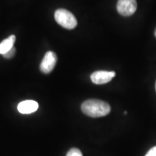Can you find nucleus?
I'll return each mask as SVG.
<instances>
[{
  "mask_svg": "<svg viewBox=\"0 0 156 156\" xmlns=\"http://www.w3.org/2000/svg\"><path fill=\"white\" fill-rule=\"evenodd\" d=\"M81 109L83 114L93 118H98L108 115L111 106L108 103L98 99H89L82 103Z\"/></svg>",
  "mask_w": 156,
  "mask_h": 156,
  "instance_id": "nucleus-1",
  "label": "nucleus"
},
{
  "mask_svg": "<svg viewBox=\"0 0 156 156\" xmlns=\"http://www.w3.org/2000/svg\"><path fill=\"white\" fill-rule=\"evenodd\" d=\"M54 18L58 25L69 30L74 29L77 25V19L75 15L65 9H57L54 14Z\"/></svg>",
  "mask_w": 156,
  "mask_h": 156,
  "instance_id": "nucleus-2",
  "label": "nucleus"
},
{
  "mask_svg": "<svg viewBox=\"0 0 156 156\" xmlns=\"http://www.w3.org/2000/svg\"><path fill=\"white\" fill-rule=\"evenodd\" d=\"M137 4L136 0H118L116 9L121 15L124 17L131 16L135 12Z\"/></svg>",
  "mask_w": 156,
  "mask_h": 156,
  "instance_id": "nucleus-3",
  "label": "nucleus"
},
{
  "mask_svg": "<svg viewBox=\"0 0 156 156\" xmlns=\"http://www.w3.org/2000/svg\"><path fill=\"white\" fill-rule=\"evenodd\" d=\"M56 61H57V56L54 52H46L40 64V70L44 74L50 73L55 67Z\"/></svg>",
  "mask_w": 156,
  "mask_h": 156,
  "instance_id": "nucleus-4",
  "label": "nucleus"
},
{
  "mask_svg": "<svg viewBox=\"0 0 156 156\" xmlns=\"http://www.w3.org/2000/svg\"><path fill=\"white\" fill-rule=\"evenodd\" d=\"M116 76V73L114 71H100L94 72L90 75L91 81L96 85H103V84L108 83Z\"/></svg>",
  "mask_w": 156,
  "mask_h": 156,
  "instance_id": "nucleus-5",
  "label": "nucleus"
},
{
  "mask_svg": "<svg viewBox=\"0 0 156 156\" xmlns=\"http://www.w3.org/2000/svg\"><path fill=\"white\" fill-rule=\"evenodd\" d=\"M38 108V103L35 101H24L17 106V110L20 114H30L36 112Z\"/></svg>",
  "mask_w": 156,
  "mask_h": 156,
  "instance_id": "nucleus-6",
  "label": "nucleus"
},
{
  "mask_svg": "<svg viewBox=\"0 0 156 156\" xmlns=\"http://www.w3.org/2000/svg\"><path fill=\"white\" fill-rule=\"evenodd\" d=\"M16 41V37L12 35L0 43V54H5L14 46V44Z\"/></svg>",
  "mask_w": 156,
  "mask_h": 156,
  "instance_id": "nucleus-7",
  "label": "nucleus"
},
{
  "mask_svg": "<svg viewBox=\"0 0 156 156\" xmlns=\"http://www.w3.org/2000/svg\"><path fill=\"white\" fill-rule=\"evenodd\" d=\"M67 156H83L81 151L77 148H72L67 154Z\"/></svg>",
  "mask_w": 156,
  "mask_h": 156,
  "instance_id": "nucleus-8",
  "label": "nucleus"
},
{
  "mask_svg": "<svg viewBox=\"0 0 156 156\" xmlns=\"http://www.w3.org/2000/svg\"><path fill=\"white\" fill-rule=\"evenodd\" d=\"M15 51H16V48H15L14 46L11 48L10 50L8 51L7 53H5V54H3V56L6 58H10L12 57H13L15 54Z\"/></svg>",
  "mask_w": 156,
  "mask_h": 156,
  "instance_id": "nucleus-9",
  "label": "nucleus"
},
{
  "mask_svg": "<svg viewBox=\"0 0 156 156\" xmlns=\"http://www.w3.org/2000/svg\"><path fill=\"white\" fill-rule=\"evenodd\" d=\"M145 156H156V147L151 148V149L147 152Z\"/></svg>",
  "mask_w": 156,
  "mask_h": 156,
  "instance_id": "nucleus-10",
  "label": "nucleus"
},
{
  "mask_svg": "<svg viewBox=\"0 0 156 156\" xmlns=\"http://www.w3.org/2000/svg\"><path fill=\"white\" fill-rule=\"evenodd\" d=\"M155 36H156V30H155Z\"/></svg>",
  "mask_w": 156,
  "mask_h": 156,
  "instance_id": "nucleus-11",
  "label": "nucleus"
},
{
  "mask_svg": "<svg viewBox=\"0 0 156 156\" xmlns=\"http://www.w3.org/2000/svg\"><path fill=\"white\" fill-rule=\"evenodd\" d=\"M155 90H156V83H155Z\"/></svg>",
  "mask_w": 156,
  "mask_h": 156,
  "instance_id": "nucleus-12",
  "label": "nucleus"
}]
</instances>
